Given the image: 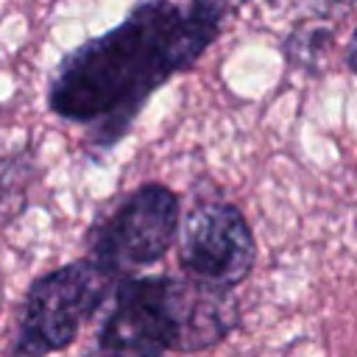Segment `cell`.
<instances>
[{
  "mask_svg": "<svg viewBox=\"0 0 357 357\" xmlns=\"http://www.w3.org/2000/svg\"><path fill=\"white\" fill-rule=\"evenodd\" d=\"M243 0H139L123 22L73 47L50 75L47 109L86 126V145L114 148L148 98L190 70Z\"/></svg>",
  "mask_w": 357,
  "mask_h": 357,
  "instance_id": "obj_1",
  "label": "cell"
},
{
  "mask_svg": "<svg viewBox=\"0 0 357 357\" xmlns=\"http://www.w3.org/2000/svg\"><path fill=\"white\" fill-rule=\"evenodd\" d=\"M114 279L89 257L36 276L25 293L8 357H45L67 349L112 296Z\"/></svg>",
  "mask_w": 357,
  "mask_h": 357,
  "instance_id": "obj_2",
  "label": "cell"
},
{
  "mask_svg": "<svg viewBox=\"0 0 357 357\" xmlns=\"http://www.w3.org/2000/svg\"><path fill=\"white\" fill-rule=\"evenodd\" d=\"M178 195L156 181L137 187L89 237V259L112 276L159 262L176 243L181 226Z\"/></svg>",
  "mask_w": 357,
  "mask_h": 357,
  "instance_id": "obj_3",
  "label": "cell"
},
{
  "mask_svg": "<svg viewBox=\"0 0 357 357\" xmlns=\"http://www.w3.org/2000/svg\"><path fill=\"white\" fill-rule=\"evenodd\" d=\"M254 262L257 240L234 204L212 195L195 201L181 218L178 265L184 273L234 290L251 276Z\"/></svg>",
  "mask_w": 357,
  "mask_h": 357,
  "instance_id": "obj_4",
  "label": "cell"
},
{
  "mask_svg": "<svg viewBox=\"0 0 357 357\" xmlns=\"http://www.w3.org/2000/svg\"><path fill=\"white\" fill-rule=\"evenodd\" d=\"M81 357H145V354H134V351H126V349H114V346H103V343H95L81 354Z\"/></svg>",
  "mask_w": 357,
  "mask_h": 357,
  "instance_id": "obj_5",
  "label": "cell"
},
{
  "mask_svg": "<svg viewBox=\"0 0 357 357\" xmlns=\"http://www.w3.org/2000/svg\"><path fill=\"white\" fill-rule=\"evenodd\" d=\"M346 67L357 75V28L351 33V42H349V50H346Z\"/></svg>",
  "mask_w": 357,
  "mask_h": 357,
  "instance_id": "obj_6",
  "label": "cell"
}]
</instances>
